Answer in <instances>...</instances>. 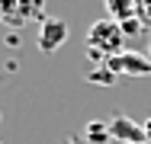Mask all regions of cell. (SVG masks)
Wrapping results in <instances>:
<instances>
[{"instance_id": "6da1fadb", "label": "cell", "mask_w": 151, "mask_h": 144, "mask_svg": "<svg viewBox=\"0 0 151 144\" xmlns=\"http://www.w3.org/2000/svg\"><path fill=\"white\" fill-rule=\"evenodd\" d=\"M125 32L116 19H96L90 29H87V51L96 61H106L113 55H122L125 48Z\"/></svg>"}, {"instance_id": "7a4b0ae2", "label": "cell", "mask_w": 151, "mask_h": 144, "mask_svg": "<svg viewBox=\"0 0 151 144\" xmlns=\"http://www.w3.org/2000/svg\"><path fill=\"white\" fill-rule=\"evenodd\" d=\"M116 77L119 74H125V77H151V58L148 55H138V51H122V55H113L103 61Z\"/></svg>"}, {"instance_id": "3957f363", "label": "cell", "mask_w": 151, "mask_h": 144, "mask_svg": "<svg viewBox=\"0 0 151 144\" xmlns=\"http://www.w3.org/2000/svg\"><path fill=\"white\" fill-rule=\"evenodd\" d=\"M64 42H68V23L58 19V16H45L42 26H39V48L45 55H52V51H58Z\"/></svg>"}, {"instance_id": "277c9868", "label": "cell", "mask_w": 151, "mask_h": 144, "mask_svg": "<svg viewBox=\"0 0 151 144\" xmlns=\"http://www.w3.org/2000/svg\"><path fill=\"white\" fill-rule=\"evenodd\" d=\"M109 135H113V141H122V144H148L145 141L142 122H135V118H129V115L109 118Z\"/></svg>"}, {"instance_id": "5b68a950", "label": "cell", "mask_w": 151, "mask_h": 144, "mask_svg": "<svg viewBox=\"0 0 151 144\" xmlns=\"http://www.w3.org/2000/svg\"><path fill=\"white\" fill-rule=\"evenodd\" d=\"M103 6H106L109 19H116V23H125V19H132V16H135V6H138V0H103Z\"/></svg>"}, {"instance_id": "8992f818", "label": "cell", "mask_w": 151, "mask_h": 144, "mask_svg": "<svg viewBox=\"0 0 151 144\" xmlns=\"http://www.w3.org/2000/svg\"><path fill=\"white\" fill-rule=\"evenodd\" d=\"M106 141H113L109 122H90L87 125V144H106Z\"/></svg>"}, {"instance_id": "52a82bcc", "label": "cell", "mask_w": 151, "mask_h": 144, "mask_svg": "<svg viewBox=\"0 0 151 144\" xmlns=\"http://www.w3.org/2000/svg\"><path fill=\"white\" fill-rule=\"evenodd\" d=\"M87 83H96V86H113V83H116V74H113L106 64H100V67L87 71Z\"/></svg>"}, {"instance_id": "ba28073f", "label": "cell", "mask_w": 151, "mask_h": 144, "mask_svg": "<svg viewBox=\"0 0 151 144\" xmlns=\"http://www.w3.org/2000/svg\"><path fill=\"white\" fill-rule=\"evenodd\" d=\"M16 3H19V10H23L26 23H29V19H45V16H42V6H45V0H16Z\"/></svg>"}, {"instance_id": "9c48e42d", "label": "cell", "mask_w": 151, "mask_h": 144, "mask_svg": "<svg viewBox=\"0 0 151 144\" xmlns=\"http://www.w3.org/2000/svg\"><path fill=\"white\" fill-rule=\"evenodd\" d=\"M135 16L142 19V26L151 29V0H138V6H135Z\"/></svg>"}, {"instance_id": "30bf717a", "label": "cell", "mask_w": 151, "mask_h": 144, "mask_svg": "<svg viewBox=\"0 0 151 144\" xmlns=\"http://www.w3.org/2000/svg\"><path fill=\"white\" fill-rule=\"evenodd\" d=\"M122 26V32H125V38H129V35H138V32H142V19H138V16H132V19H125V23H119Z\"/></svg>"}, {"instance_id": "8fae6325", "label": "cell", "mask_w": 151, "mask_h": 144, "mask_svg": "<svg viewBox=\"0 0 151 144\" xmlns=\"http://www.w3.org/2000/svg\"><path fill=\"white\" fill-rule=\"evenodd\" d=\"M142 128H145V141L151 144V115H148V118H145V122H142Z\"/></svg>"}, {"instance_id": "7c38bea8", "label": "cell", "mask_w": 151, "mask_h": 144, "mask_svg": "<svg viewBox=\"0 0 151 144\" xmlns=\"http://www.w3.org/2000/svg\"><path fill=\"white\" fill-rule=\"evenodd\" d=\"M64 144H84V141H64Z\"/></svg>"}, {"instance_id": "4fadbf2b", "label": "cell", "mask_w": 151, "mask_h": 144, "mask_svg": "<svg viewBox=\"0 0 151 144\" xmlns=\"http://www.w3.org/2000/svg\"><path fill=\"white\" fill-rule=\"evenodd\" d=\"M148 58H151V45H148Z\"/></svg>"}]
</instances>
